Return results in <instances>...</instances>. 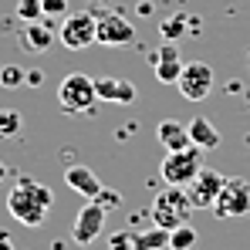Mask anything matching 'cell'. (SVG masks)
I'll return each mask as SVG.
<instances>
[{"mask_svg":"<svg viewBox=\"0 0 250 250\" xmlns=\"http://www.w3.org/2000/svg\"><path fill=\"white\" fill-rule=\"evenodd\" d=\"M216 216H247L250 213V183L240 176H230L213 203Z\"/></svg>","mask_w":250,"mask_h":250,"instance_id":"cell-7","label":"cell"},{"mask_svg":"<svg viewBox=\"0 0 250 250\" xmlns=\"http://www.w3.org/2000/svg\"><path fill=\"white\" fill-rule=\"evenodd\" d=\"M247 58H250V51H247Z\"/></svg>","mask_w":250,"mask_h":250,"instance_id":"cell-29","label":"cell"},{"mask_svg":"<svg viewBox=\"0 0 250 250\" xmlns=\"http://www.w3.org/2000/svg\"><path fill=\"white\" fill-rule=\"evenodd\" d=\"M169 247V230L163 227H149L142 233H135V250H166Z\"/></svg>","mask_w":250,"mask_h":250,"instance_id":"cell-17","label":"cell"},{"mask_svg":"<svg viewBox=\"0 0 250 250\" xmlns=\"http://www.w3.org/2000/svg\"><path fill=\"white\" fill-rule=\"evenodd\" d=\"M156 139H159V146H163L166 152H179V149H189V146H193V142H189V128H186V125H179L176 119L159 122Z\"/></svg>","mask_w":250,"mask_h":250,"instance_id":"cell-15","label":"cell"},{"mask_svg":"<svg viewBox=\"0 0 250 250\" xmlns=\"http://www.w3.org/2000/svg\"><path fill=\"white\" fill-rule=\"evenodd\" d=\"M213 68H209L207 61H186L183 64V75H179V95L186 98V102H203L209 91H213Z\"/></svg>","mask_w":250,"mask_h":250,"instance_id":"cell-6","label":"cell"},{"mask_svg":"<svg viewBox=\"0 0 250 250\" xmlns=\"http://www.w3.org/2000/svg\"><path fill=\"white\" fill-rule=\"evenodd\" d=\"M24 82L31 84V88H38V84H44V71H38V68H31V71L24 75Z\"/></svg>","mask_w":250,"mask_h":250,"instance_id":"cell-26","label":"cell"},{"mask_svg":"<svg viewBox=\"0 0 250 250\" xmlns=\"http://www.w3.org/2000/svg\"><path fill=\"white\" fill-rule=\"evenodd\" d=\"M135 41V27L132 21H125L122 14H105L98 17V44L105 47H125Z\"/></svg>","mask_w":250,"mask_h":250,"instance_id":"cell-10","label":"cell"},{"mask_svg":"<svg viewBox=\"0 0 250 250\" xmlns=\"http://www.w3.org/2000/svg\"><path fill=\"white\" fill-rule=\"evenodd\" d=\"M193 209H196V207H193L186 186H166L163 193H156L149 216H152L156 227H163V230H176V227L189 223V213H193Z\"/></svg>","mask_w":250,"mask_h":250,"instance_id":"cell-2","label":"cell"},{"mask_svg":"<svg viewBox=\"0 0 250 250\" xmlns=\"http://www.w3.org/2000/svg\"><path fill=\"white\" fill-rule=\"evenodd\" d=\"M58 41L64 44L68 51H84L88 44H98V17H91L88 10L68 14V17L61 21Z\"/></svg>","mask_w":250,"mask_h":250,"instance_id":"cell-5","label":"cell"},{"mask_svg":"<svg viewBox=\"0 0 250 250\" xmlns=\"http://www.w3.org/2000/svg\"><path fill=\"white\" fill-rule=\"evenodd\" d=\"M17 17L24 21V24H34V21H44V3L41 0H17Z\"/></svg>","mask_w":250,"mask_h":250,"instance_id":"cell-20","label":"cell"},{"mask_svg":"<svg viewBox=\"0 0 250 250\" xmlns=\"http://www.w3.org/2000/svg\"><path fill=\"white\" fill-rule=\"evenodd\" d=\"M119 200H122V196H119V193H115V189H102V193H98V196H95V203H102V207H105V209L119 207Z\"/></svg>","mask_w":250,"mask_h":250,"instance_id":"cell-25","label":"cell"},{"mask_svg":"<svg viewBox=\"0 0 250 250\" xmlns=\"http://www.w3.org/2000/svg\"><path fill=\"white\" fill-rule=\"evenodd\" d=\"M105 216H108V209L102 207V203H95V200H88L82 209H78V216H75V227H71V237H75V244H95L98 237H102V230H105Z\"/></svg>","mask_w":250,"mask_h":250,"instance_id":"cell-8","label":"cell"},{"mask_svg":"<svg viewBox=\"0 0 250 250\" xmlns=\"http://www.w3.org/2000/svg\"><path fill=\"white\" fill-rule=\"evenodd\" d=\"M44 3V17H64V10H68V0H41Z\"/></svg>","mask_w":250,"mask_h":250,"instance_id":"cell-24","label":"cell"},{"mask_svg":"<svg viewBox=\"0 0 250 250\" xmlns=\"http://www.w3.org/2000/svg\"><path fill=\"white\" fill-rule=\"evenodd\" d=\"M3 179H7V163L0 159V183H3Z\"/></svg>","mask_w":250,"mask_h":250,"instance_id":"cell-28","label":"cell"},{"mask_svg":"<svg viewBox=\"0 0 250 250\" xmlns=\"http://www.w3.org/2000/svg\"><path fill=\"white\" fill-rule=\"evenodd\" d=\"M24 132V119L14 108H0V139H17Z\"/></svg>","mask_w":250,"mask_h":250,"instance_id":"cell-19","label":"cell"},{"mask_svg":"<svg viewBox=\"0 0 250 250\" xmlns=\"http://www.w3.org/2000/svg\"><path fill=\"white\" fill-rule=\"evenodd\" d=\"M189 128V142L196 146V149H203V152H213L216 146H220V132H216V125L203 119V115H196L193 122L186 125Z\"/></svg>","mask_w":250,"mask_h":250,"instance_id":"cell-16","label":"cell"},{"mask_svg":"<svg viewBox=\"0 0 250 250\" xmlns=\"http://www.w3.org/2000/svg\"><path fill=\"white\" fill-rule=\"evenodd\" d=\"M159 31H163V38H166V41H179V38H183V31H186V17H183V14H179V17H169V21H163V27H159Z\"/></svg>","mask_w":250,"mask_h":250,"instance_id":"cell-22","label":"cell"},{"mask_svg":"<svg viewBox=\"0 0 250 250\" xmlns=\"http://www.w3.org/2000/svg\"><path fill=\"white\" fill-rule=\"evenodd\" d=\"M64 183H68L75 193H82L84 200H95V196L105 189L102 179H98L88 166H68V169H64Z\"/></svg>","mask_w":250,"mask_h":250,"instance_id":"cell-14","label":"cell"},{"mask_svg":"<svg viewBox=\"0 0 250 250\" xmlns=\"http://www.w3.org/2000/svg\"><path fill=\"white\" fill-rule=\"evenodd\" d=\"M196 240H200V233H196V227H189V223L169 230V250H193Z\"/></svg>","mask_w":250,"mask_h":250,"instance_id":"cell-18","label":"cell"},{"mask_svg":"<svg viewBox=\"0 0 250 250\" xmlns=\"http://www.w3.org/2000/svg\"><path fill=\"white\" fill-rule=\"evenodd\" d=\"M200 169H203V149L189 146V149H179V152H166L159 176L166 179V186H189Z\"/></svg>","mask_w":250,"mask_h":250,"instance_id":"cell-4","label":"cell"},{"mask_svg":"<svg viewBox=\"0 0 250 250\" xmlns=\"http://www.w3.org/2000/svg\"><path fill=\"white\" fill-rule=\"evenodd\" d=\"M51 207H54V193L41 183H34V179H17L14 189L7 193V213L21 227H31V230L44 223Z\"/></svg>","mask_w":250,"mask_h":250,"instance_id":"cell-1","label":"cell"},{"mask_svg":"<svg viewBox=\"0 0 250 250\" xmlns=\"http://www.w3.org/2000/svg\"><path fill=\"white\" fill-rule=\"evenodd\" d=\"M223 183H227V176H223V172L203 166L200 172H196V179L186 186V193H189L193 207H196V209H213L216 196H220V189H223Z\"/></svg>","mask_w":250,"mask_h":250,"instance_id":"cell-9","label":"cell"},{"mask_svg":"<svg viewBox=\"0 0 250 250\" xmlns=\"http://www.w3.org/2000/svg\"><path fill=\"white\" fill-rule=\"evenodd\" d=\"M95 102H98L95 78H88V75H82V71H71V75L61 78V84H58V105H61L64 112L84 115V112L95 108Z\"/></svg>","mask_w":250,"mask_h":250,"instance_id":"cell-3","label":"cell"},{"mask_svg":"<svg viewBox=\"0 0 250 250\" xmlns=\"http://www.w3.org/2000/svg\"><path fill=\"white\" fill-rule=\"evenodd\" d=\"M108 250H135V230H119L108 237Z\"/></svg>","mask_w":250,"mask_h":250,"instance_id":"cell-23","label":"cell"},{"mask_svg":"<svg viewBox=\"0 0 250 250\" xmlns=\"http://www.w3.org/2000/svg\"><path fill=\"white\" fill-rule=\"evenodd\" d=\"M0 250H14V244H10V237L0 230Z\"/></svg>","mask_w":250,"mask_h":250,"instance_id":"cell-27","label":"cell"},{"mask_svg":"<svg viewBox=\"0 0 250 250\" xmlns=\"http://www.w3.org/2000/svg\"><path fill=\"white\" fill-rule=\"evenodd\" d=\"M95 91L98 102H115V105H132L135 102V84L125 78H95Z\"/></svg>","mask_w":250,"mask_h":250,"instance_id":"cell-12","label":"cell"},{"mask_svg":"<svg viewBox=\"0 0 250 250\" xmlns=\"http://www.w3.org/2000/svg\"><path fill=\"white\" fill-rule=\"evenodd\" d=\"M183 58H179V51H176V44L166 41L163 47H156L152 51V75H156V82L163 84H176L179 82V75H183Z\"/></svg>","mask_w":250,"mask_h":250,"instance_id":"cell-11","label":"cell"},{"mask_svg":"<svg viewBox=\"0 0 250 250\" xmlns=\"http://www.w3.org/2000/svg\"><path fill=\"white\" fill-rule=\"evenodd\" d=\"M54 27L47 24V21H34V24H24V31L17 34V44L24 47V51H34V54H41L47 51L51 44H54Z\"/></svg>","mask_w":250,"mask_h":250,"instance_id":"cell-13","label":"cell"},{"mask_svg":"<svg viewBox=\"0 0 250 250\" xmlns=\"http://www.w3.org/2000/svg\"><path fill=\"white\" fill-rule=\"evenodd\" d=\"M24 68L21 64H0V84L3 88H17V84H24Z\"/></svg>","mask_w":250,"mask_h":250,"instance_id":"cell-21","label":"cell"}]
</instances>
